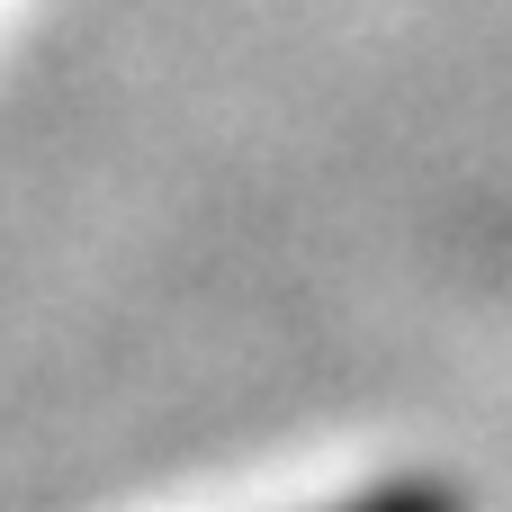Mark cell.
<instances>
[{
	"instance_id": "cell-1",
	"label": "cell",
	"mask_w": 512,
	"mask_h": 512,
	"mask_svg": "<svg viewBox=\"0 0 512 512\" xmlns=\"http://www.w3.org/2000/svg\"><path fill=\"white\" fill-rule=\"evenodd\" d=\"M333 512H468L450 486H432V477H405V486H378V495H351V504Z\"/></svg>"
}]
</instances>
